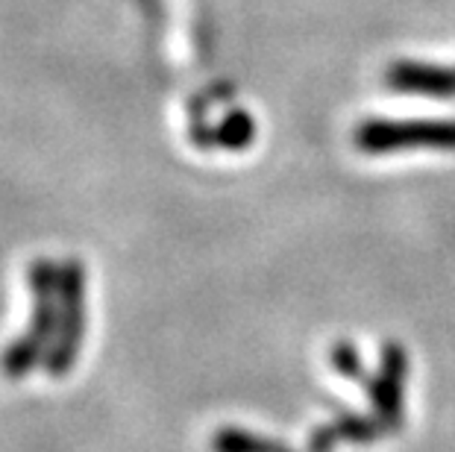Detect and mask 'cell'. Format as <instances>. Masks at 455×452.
Returning a JSON list of instances; mask_svg holds the SVG:
<instances>
[{
  "label": "cell",
  "mask_w": 455,
  "mask_h": 452,
  "mask_svg": "<svg viewBox=\"0 0 455 452\" xmlns=\"http://www.w3.org/2000/svg\"><path fill=\"white\" fill-rule=\"evenodd\" d=\"M33 314L21 338H15L0 355V370L9 379H24L44 364L60 329V265L51 258H36L30 265Z\"/></svg>",
  "instance_id": "6da1fadb"
},
{
  "label": "cell",
  "mask_w": 455,
  "mask_h": 452,
  "mask_svg": "<svg viewBox=\"0 0 455 452\" xmlns=\"http://www.w3.org/2000/svg\"><path fill=\"white\" fill-rule=\"evenodd\" d=\"M85 335V271L80 258H68L60 265V329L44 359L47 377L60 379L74 370Z\"/></svg>",
  "instance_id": "7a4b0ae2"
}]
</instances>
